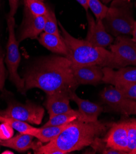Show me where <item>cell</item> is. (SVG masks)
I'll list each match as a JSON object with an SVG mask.
<instances>
[{"label":"cell","mask_w":136,"mask_h":154,"mask_svg":"<svg viewBox=\"0 0 136 154\" xmlns=\"http://www.w3.org/2000/svg\"><path fill=\"white\" fill-rule=\"evenodd\" d=\"M23 79L26 91L38 88L47 95H69L79 85L74 75L72 62L66 57L59 55L39 58L26 71Z\"/></svg>","instance_id":"6da1fadb"},{"label":"cell","mask_w":136,"mask_h":154,"mask_svg":"<svg viewBox=\"0 0 136 154\" xmlns=\"http://www.w3.org/2000/svg\"><path fill=\"white\" fill-rule=\"evenodd\" d=\"M109 124L99 120H75L67 125L54 140L35 151L38 154H66L91 146L107 131Z\"/></svg>","instance_id":"7a4b0ae2"},{"label":"cell","mask_w":136,"mask_h":154,"mask_svg":"<svg viewBox=\"0 0 136 154\" xmlns=\"http://www.w3.org/2000/svg\"><path fill=\"white\" fill-rule=\"evenodd\" d=\"M58 24L68 49L66 57L74 66L98 65L113 69L123 67L110 51L93 45L85 39L75 38L67 32L61 22H58Z\"/></svg>","instance_id":"3957f363"},{"label":"cell","mask_w":136,"mask_h":154,"mask_svg":"<svg viewBox=\"0 0 136 154\" xmlns=\"http://www.w3.org/2000/svg\"><path fill=\"white\" fill-rule=\"evenodd\" d=\"M135 21L131 5L122 0L113 2L102 20L107 32L115 37L132 35Z\"/></svg>","instance_id":"277c9868"},{"label":"cell","mask_w":136,"mask_h":154,"mask_svg":"<svg viewBox=\"0 0 136 154\" xmlns=\"http://www.w3.org/2000/svg\"><path fill=\"white\" fill-rule=\"evenodd\" d=\"M7 25L9 33L8 41L7 44V52L5 63L9 72V78L11 82L16 87L17 89L21 94H25V81L20 78L18 73V68L20 62V54L19 51V42L15 33V21L14 17L9 14L7 16Z\"/></svg>","instance_id":"5b68a950"},{"label":"cell","mask_w":136,"mask_h":154,"mask_svg":"<svg viewBox=\"0 0 136 154\" xmlns=\"http://www.w3.org/2000/svg\"><path fill=\"white\" fill-rule=\"evenodd\" d=\"M44 112L43 107L34 103H11L6 109L0 110V116L39 125L42 121Z\"/></svg>","instance_id":"8992f818"},{"label":"cell","mask_w":136,"mask_h":154,"mask_svg":"<svg viewBox=\"0 0 136 154\" xmlns=\"http://www.w3.org/2000/svg\"><path fill=\"white\" fill-rule=\"evenodd\" d=\"M101 97L103 102L113 110L123 114H134L136 101L126 97L115 87L105 88L101 93Z\"/></svg>","instance_id":"52a82bcc"},{"label":"cell","mask_w":136,"mask_h":154,"mask_svg":"<svg viewBox=\"0 0 136 154\" xmlns=\"http://www.w3.org/2000/svg\"><path fill=\"white\" fill-rule=\"evenodd\" d=\"M88 32L85 40L97 47L105 48L113 42V36L109 34L102 20H95L89 12L86 13Z\"/></svg>","instance_id":"ba28073f"},{"label":"cell","mask_w":136,"mask_h":154,"mask_svg":"<svg viewBox=\"0 0 136 154\" xmlns=\"http://www.w3.org/2000/svg\"><path fill=\"white\" fill-rule=\"evenodd\" d=\"M110 48L123 67L128 65L136 66V43L132 39L126 36H118Z\"/></svg>","instance_id":"9c48e42d"},{"label":"cell","mask_w":136,"mask_h":154,"mask_svg":"<svg viewBox=\"0 0 136 154\" xmlns=\"http://www.w3.org/2000/svg\"><path fill=\"white\" fill-rule=\"evenodd\" d=\"M45 15L36 16L25 9V16L17 39L20 43L26 39H36L44 29Z\"/></svg>","instance_id":"30bf717a"},{"label":"cell","mask_w":136,"mask_h":154,"mask_svg":"<svg viewBox=\"0 0 136 154\" xmlns=\"http://www.w3.org/2000/svg\"><path fill=\"white\" fill-rule=\"evenodd\" d=\"M102 82L116 87L136 82V67L120 68L114 70L109 67L102 68Z\"/></svg>","instance_id":"8fae6325"},{"label":"cell","mask_w":136,"mask_h":154,"mask_svg":"<svg viewBox=\"0 0 136 154\" xmlns=\"http://www.w3.org/2000/svg\"><path fill=\"white\" fill-rule=\"evenodd\" d=\"M106 147L128 153L127 122L113 124L104 140Z\"/></svg>","instance_id":"7c38bea8"},{"label":"cell","mask_w":136,"mask_h":154,"mask_svg":"<svg viewBox=\"0 0 136 154\" xmlns=\"http://www.w3.org/2000/svg\"><path fill=\"white\" fill-rule=\"evenodd\" d=\"M73 72L79 85H96L102 82V67L98 65L74 66Z\"/></svg>","instance_id":"4fadbf2b"},{"label":"cell","mask_w":136,"mask_h":154,"mask_svg":"<svg viewBox=\"0 0 136 154\" xmlns=\"http://www.w3.org/2000/svg\"><path fill=\"white\" fill-rule=\"evenodd\" d=\"M69 95L67 94H52L47 97L45 106L49 114V118L71 111Z\"/></svg>","instance_id":"5bb4252c"},{"label":"cell","mask_w":136,"mask_h":154,"mask_svg":"<svg viewBox=\"0 0 136 154\" xmlns=\"http://www.w3.org/2000/svg\"><path fill=\"white\" fill-rule=\"evenodd\" d=\"M33 136L28 134L20 133L15 137L7 140L2 141L0 145L2 146L14 149L18 152H25L29 149H33L35 151L42 146V143L33 142Z\"/></svg>","instance_id":"9a60e30c"},{"label":"cell","mask_w":136,"mask_h":154,"mask_svg":"<svg viewBox=\"0 0 136 154\" xmlns=\"http://www.w3.org/2000/svg\"><path fill=\"white\" fill-rule=\"evenodd\" d=\"M70 100L74 101L79 107V111L85 115L91 122L98 120V118L103 111L102 107L88 100L82 99L78 97L75 91H72L69 95Z\"/></svg>","instance_id":"2e32d148"},{"label":"cell","mask_w":136,"mask_h":154,"mask_svg":"<svg viewBox=\"0 0 136 154\" xmlns=\"http://www.w3.org/2000/svg\"><path fill=\"white\" fill-rule=\"evenodd\" d=\"M38 41L42 45L53 53L67 57L68 49L62 36L44 32L40 35Z\"/></svg>","instance_id":"e0dca14e"},{"label":"cell","mask_w":136,"mask_h":154,"mask_svg":"<svg viewBox=\"0 0 136 154\" xmlns=\"http://www.w3.org/2000/svg\"><path fill=\"white\" fill-rule=\"evenodd\" d=\"M77 119L85 122H91L85 115L82 114L79 110L75 111L72 109L68 112L59 114L49 118V121L45 123L42 127L62 125L68 124V123H70Z\"/></svg>","instance_id":"ac0fdd59"},{"label":"cell","mask_w":136,"mask_h":154,"mask_svg":"<svg viewBox=\"0 0 136 154\" xmlns=\"http://www.w3.org/2000/svg\"><path fill=\"white\" fill-rule=\"evenodd\" d=\"M69 124H63L58 126H49L38 128V130L34 137L42 143H47L54 140Z\"/></svg>","instance_id":"d6986e66"},{"label":"cell","mask_w":136,"mask_h":154,"mask_svg":"<svg viewBox=\"0 0 136 154\" xmlns=\"http://www.w3.org/2000/svg\"><path fill=\"white\" fill-rule=\"evenodd\" d=\"M0 122L7 123L14 130H17L20 133L28 134L33 136L38 130V128H35L31 126L27 122L12 118L0 116Z\"/></svg>","instance_id":"ffe728a7"},{"label":"cell","mask_w":136,"mask_h":154,"mask_svg":"<svg viewBox=\"0 0 136 154\" xmlns=\"http://www.w3.org/2000/svg\"><path fill=\"white\" fill-rule=\"evenodd\" d=\"M25 9L36 16H43L48 12L49 9L43 0H23Z\"/></svg>","instance_id":"44dd1931"},{"label":"cell","mask_w":136,"mask_h":154,"mask_svg":"<svg viewBox=\"0 0 136 154\" xmlns=\"http://www.w3.org/2000/svg\"><path fill=\"white\" fill-rule=\"evenodd\" d=\"M45 22L44 32L47 33L53 34L58 36H61L58 27V22L53 11L49 9L48 12L45 15Z\"/></svg>","instance_id":"7402d4cb"},{"label":"cell","mask_w":136,"mask_h":154,"mask_svg":"<svg viewBox=\"0 0 136 154\" xmlns=\"http://www.w3.org/2000/svg\"><path fill=\"white\" fill-rule=\"evenodd\" d=\"M88 8L92 11L97 20H103L106 15L109 8L100 0H87Z\"/></svg>","instance_id":"603a6c76"},{"label":"cell","mask_w":136,"mask_h":154,"mask_svg":"<svg viewBox=\"0 0 136 154\" xmlns=\"http://www.w3.org/2000/svg\"><path fill=\"white\" fill-rule=\"evenodd\" d=\"M128 153H133L136 150V120L132 119L127 121Z\"/></svg>","instance_id":"cb8c5ba5"},{"label":"cell","mask_w":136,"mask_h":154,"mask_svg":"<svg viewBox=\"0 0 136 154\" xmlns=\"http://www.w3.org/2000/svg\"><path fill=\"white\" fill-rule=\"evenodd\" d=\"M119 89L126 97L132 100H136V82L125 85L115 87Z\"/></svg>","instance_id":"d4e9b609"},{"label":"cell","mask_w":136,"mask_h":154,"mask_svg":"<svg viewBox=\"0 0 136 154\" xmlns=\"http://www.w3.org/2000/svg\"><path fill=\"white\" fill-rule=\"evenodd\" d=\"M14 135V129L7 123L0 124V140L4 141L11 138Z\"/></svg>","instance_id":"484cf974"},{"label":"cell","mask_w":136,"mask_h":154,"mask_svg":"<svg viewBox=\"0 0 136 154\" xmlns=\"http://www.w3.org/2000/svg\"><path fill=\"white\" fill-rule=\"evenodd\" d=\"M6 81V71L4 65L3 58H0V91H2Z\"/></svg>","instance_id":"4316f807"},{"label":"cell","mask_w":136,"mask_h":154,"mask_svg":"<svg viewBox=\"0 0 136 154\" xmlns=\"http://www.w3.org/2000/svg\"><path fill=\"white\" fill-rule=\"evenodd\" d=\"M8 1L9 5V15L12 17H14L17 11L19 0H8Z\"/></svg>","instance_id":"83f0119b"},{"label":"cell","mask_w":136,"mask_h":154,"mask_svg":"<svg viewBox=\"0 0 136 154\" xmlns=\"http://www.w3.org/2000/svg\"><path fill=\"white\" fill-rule=\"evenodd\" d=\"M76 1L85 9V10L87 12L88 9H89L88 5V2L87 0H76Z\"/></svg>","instance_id":"f1b7e54d"},{"label":"cell","mask_w":136,"mask_h":154,"mask_svg":"<svg viewBox=\"0 0 136 154\" xmlns=\"http://www.w3.org/2000/svg\"><path fill=\"white\" fill-rule=\"evenodd\" d=\"M132 39L133 41L136 43V21H135L134 25V28L132 32Z\"/></svg>","instance_id":"f546056e"},{"label":"cell","mask_w":136,"mask_h":154,"mask_svg":"<svg viewBox=\"0 0 136 154\" xmlns=\"http://www.w3.org/2000/svg\"><path fill=\"white\" fill-rule=\"evenodd\" d=\"M101 1H102L104 3L107 4V3H109V2H112V1H113V0H101Z\"/></svg>","instance_id":"4dcf8cb0"},{"label":"cell","mask_w":136,"mask_h":154,"mask_svg":"<svg viewBox=\"0 0 136 154\" xmlns=\"http://www.w3.org/2000/svg\"><path fill=\"white\" fill-rule=\"evenodd\" d=\"M3 154H5V153H9V154H13L14 153L12 152H11V151H9V150H6V151H5L2 153Z\"/></svg>","instance_id":"1f68e13d"},{"label":"cell","mask_w":136,"mask_h":154,"mask_svg":"<svg viewBox=\"0 0 136 154\" xmlns=\"http://www.w3.org/2000/svg\"><path fill=\"white\" fill-rule=\"evenodd\" d=\"M3 57H2V53H1V50H0V58H2Z\"/></svg>","instance_id":"d6a6232c"},{"label":"cell","mask_w":136,"mask_h":154,"mask_svg":"<svg viewBox=\"0 0 136 154\" xmlns=\"http://www.w3.org/2000/svg\"><path fill=\"white\" fill-rule=\"evenodd\" d=\"M134 114L136 115V107H135V111H134Z\"/></svg>","instance_id":"836d02e7"},{"label":"cell","mask_w":136,"mask_h":154,"mask_svg":"<svg viewBox=\"0 0 136 154\" xmlns=\"http://www.w3.org/2000/svg\"><path fill=\"white\" fill-rule=\"evenodd\" d=\"M132 154H136V150L133 152V153Z\"/></svg>","instance_id":"e575fe53"},{"label":"cell","mask_w":136,"mask_h":154,"mask_svg":"<svg viewBox=\"0 0 136 154\" xmlns=\"http://www.w3.org/2000/svg\"><path fill=\"white\" fill-rule=\"evenodd\" d=\"M122 1H127V0H122Z\"/></svg>","instance_id":"d590c367"},{"label":"cell","mask_w":136,"mask_h":154,"mask_svg":"<svg viewBox=\"0 0 136 154\" xmlns=\"http://www.w3.org/2000/svg\"><path fill=\"white\" fill-rule=\"evenodd\" d=\"M2 141V140H0V142H1V141Z\"/></svg>","instance_id":"8d00e7d4"},{"label":"cell","mask_w":136,"mask_h":154,"mask_svg":"<svg viewBox=\"0 0 136 154\" xmlns=\"http://www.w3.org/2000/svg\"><path fill=\"white\" fill-rule=\"evenodd\" d=\"M135 7H136V3H135Z\"/></svg>","instance_id":"74e56055"},{"label":"cell","mask_w":136,"mask_h":154,"mask_svg":"<svg viewBox=\"0 0 136 154\" xmlns=\"http://www.w3.org/2000/svg\"><path fill=\"white\" fill-rule=\"evenodd\" d=\"M0 146H1V145H0Z\"/></svg>","instance_id":"f35d334b"}]
</instances>
